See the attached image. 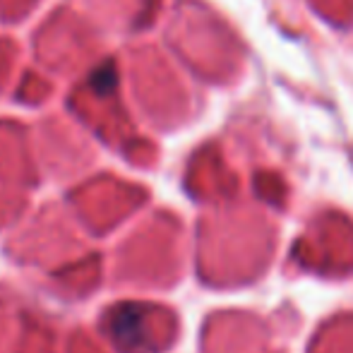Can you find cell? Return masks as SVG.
I'll return each mask as SVG.
<instances>
[{"instance_id": "obj_1", "label": "cell", "mask_w": 353, "mask_h": 353, "mask_svg": "<svg viewBox=\"0 0 353 353\" xmlns=\"http://www.w3.org/2000/svg\"><path fill=\"white\" fill-rule=\"evenodd\" d=\"M111 336L123 351H135L144 346V315L137 305H121L111 315Z\"/></svg>"}]
</instances>
